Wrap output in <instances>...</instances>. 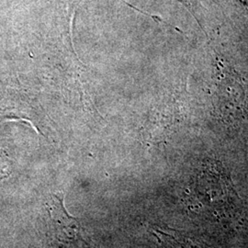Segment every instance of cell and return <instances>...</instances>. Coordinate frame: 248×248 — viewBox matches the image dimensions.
I'll return each instance as SVG.
<instances>
[{"label":"cell","mask_w":248,"mask_h":248,"mask_svg":"<svg viewBox=\"0 0 248 248\" xmlns=\"http://www.w3.org/2000/svg\"><path fill=\"white\" fill-rule=\"evenodd\" d=\"M63 199V194H53L46 203L49 219L45 240L48 248H98L79 220L68 213Z\"/></svg>","instance_id":"obj_1"},{"label":"cell","mask_w":248,"mask_h":248,"mask_svg":"<svg viewBox=\"0 0 248 248\" xmlns=\"http://www.w3.org/2000/svg\"><path fill=\"white\" fill-rule=\"evenodd\" d=\"M152 232L162 248H212L205 243L190 238L176 230H162L153 227Z\"/></svg>","instance_id":"obj_2"}]
</instances>
